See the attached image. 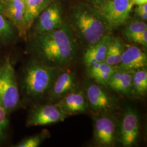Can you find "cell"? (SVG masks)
Here are the masks:
<instances>
[{
	"mask_svg": "<svg viewBox=\"0 0 147 147\" xmlns=\"http://www.w3.org/2000/svg\"><path fill=\"white\" fill-rule=\"evenodd\" d=\"M58 74V67L34 58L27 63L22 70L21 90L30 99L46 96Z\"/></svg>",
	"mask_w": 147,
	"mask_h": 147,
	"instance_id": "7a4b0ae2",
	"label": "cell"
},
{
	"mask_svg": "<svg viewBox=\"0 0 147 147\" xmlns=\"http://www.w3.org/2000/svg\"><path fill=\"white\" fill-rule=\"evenodd\" d=\"M73 27L79 37L89 46L98 42L106 35L109 28L97 11L86 8L75 13Z\"/></svg>",
	"mask_w": 147,
	"mask_h": 147,
	"instance_id": "3957f363",
	"label": "cell"
},
{
	"mask_svg": "<svg viewBox=\"0 0 147 147\" xmlns=\"http://www.w3.org/2000/svg\"><path fill=\"white\" fill-rule=\"evenodd\" d=\"M134 4L131 0H105L97 12L110 28H116L129 19Z\"/></svg>",
	"mask_w": 147,
	"mask_h": 147,
	"instance_id": "5b68a950",
	"label": "cell"
},
{
	"mask_svg": "<svg viewBox=\"0 0 147 147\" xmlns=\"http://www.w3.org/2000/svg\"><path fill=\"white\" fill-rule=\"evenodd\" d=\"M136 13L141 19L144 21H146L147 19V13L143 11H141L137 8H136Z\"/></svg>",
	"mask_w": 147,
	"mask_h": 147,
	"instance_id": "484cf974",
	"label": "cell"
},
{
	"mask_svg": "<svg viewBox=\"0 0 147 147\" xmlns=\"http://www.w3.org/2000/svg\"><path fill=\"white\" fill-rule=\"evenodd\" d=\"M68 116L86 112L88 106L86 96L81 91H74L56 102Z\"/></svg>",
	"mask_w": 147,
	"mask_h": 147,
	"instance_id": "5bb4252c",
	"label": "cell"
},
{
	"mask_svg": "<svg viewBox=\"0 0 147 147\" xmlns=\"http://www.w3.org/2000/svg\"><path fill=\"white\" fill-rule=\"evenodd\" d=\"M147 92V71L145 68L132 72L131 95L136 97L144 96Z\"/></svg>",
	"mask_w": 147,
	"mask_h": 147,
	"instance_id": "ffe728a7",
	"label": "cell"
},
{
	"mask_svg": "<svg viewBox=\"0 0 147 147\" xmlns=\"http://www.w3.org/2000/svg\"><path fill=\"white\" fill-rule=\"evenodd\" d=\"M64 25L58 5L55 3H50L38 16L31 29L33 28L34 35L58 29Z\"/></svg>",
	"mask_w": 147,
	"mask_h": 147,
	"instance_id": "8fae6325",
	"label": "cell"
},
{
	"mask_svg": "<svg viewBox=\"0 0 147 147\" xmlns=\"http://www.w3.org/2000/svg\"><path fill=\"white\" fill-rule=\"evenodd\" d=\"M132 72L119 70H116L112 75L107 86L118 93L126 96L131 95Z\"/></svg>",
	"mask_w": 147,
	"mask_h": 147,
	"instance_id": "2e32d148",
	"label": "cell"
},
{
	"mask_svg": "<svg viewBox=\"0 0 147 147\" xmlns=\"http://www.w3.org/2000/svg\"><path fill=\"white\" fill-rule=\"evenodd\" d=\"M108 115H101L95 119L94 139L96 144L100 147H112L117 138L116 120Z\"/></svg>",
	"mask_w": 147,
	"mask_h": 147,
	"instance_id": "9c48e42d",
	"label": "cell"
},
{
	"mask_svg": "<svg viewBox=\"0 0 147 147\" xmlns=\"http://www.w3.org/2000/svg\"><path fill=\"white\" fill-rule=\"evenodd\" d=\"M68 117L57 103H48L33 109L28 114V126H42L63 121Z\"/></svg>",
	"mask_w": 147,
	"mask_h": 147,
	"instance_id": "8992f818",
	"label": "cell"
},
{
	"mask_svg": "<svg viewBox=\"0 0 147 147\" xmlns=\"http://www.w3.org/2000/svg\"><path fill=\"white\" fill-rule=\"evenodd\" d=\"M0 102L10 114L20 104V95L13 62L9 56L0 63Z\"/></svg>",
	"mask_w": 147,
	"mask_h": 147,
	"instance_id": "277c9868",
	"label": "cell"
},
{
	"mask_svg": "<svg viewBox=\"0 0 147 147\" xmlns=\"http://www.w3.org/2000/svg\"><path fill=\"white\" fill-rule=\"evenodd\" d=\"M25 19L28 31L38 16L51 3V0H25Z\"/></svg>",
	"mask_w": 147,
	"mask_h": 147,
	"instance_id": "ac0fdd59",
	"label": "cell"
},
{
	"mask_svg": "<svg viewBox=\"0 0 147 147\" xmlns=\"http://www.w3.org/2000/svg\"><path fill=\"white\" fill-rule=\"evenodd\" d=\"M1 47V45H0V47Z\"/></svg>",
	"mask_w": 147,
	"mask_h": 147,
	"instance_id": "83f0119b",
	"label": "cell"
},
{
	"mask_svg": "<svg viewBox=\"0 0 147 147\" xmlns=\"http://www.w3.org/2000/svg\"><path fill=\"white\" fill-rule=\"evenodd\" d=\"M146 30H147V25L144 22L136 20L132 21L125 27L124 34L127 38Z\"/></svg>",
	"mask_w": 147,
	"mask_h": 147,
	"instance_id": "cb8c5ba5",
	"label": "cell"
},
{
	"mask_svg": "<svg viewBox=\"0 0 147 147\" xmlns=\"http://www.w3.org/2000/svg\"><path fill=\"white\" fill-rule=\"evenodd\" d=\"M78 84L76 76L72 71L68 70L58 74L46 96L50 102L61 99L65 95L77 90Z\"/></svg>",
	"mask_w": 147,
	"mask_h": 147,
	"instance_id": "7c38bea8",
	"label": "cell"
},
{
	"mask_svg": "<svg viewBox=\"0 0 147 147\" xmlns=\"http://www.w3.org/2000/svg\"><path fill=\"white\" fill-rule=\"evenodd\" d=\"M0 11L16 28L19 37L26 38L29 31L25 19V0H0Z\"/></svg>",
	"mask_w": 147,
	"mask_h": 147,
	"instance_id": "ba28073f",
	"label": "cell"
},
{
	"mask_svg": "<svg viewBox=\"0 0 147 147\" xmlns=\"http://www.w3.org/2000/svg\"><path fill=\"white\" fill-rule=\"evenodd\" d=\"M134 5H140L147 3V0H131Z\"/></svg>",
	"mask_w": 147,
	"mask_h": 147,
	"instance_id": "4316f807",
	"label": "cell"
},
{
	"mask_svg": "<svg viewBox=\"0 0 147 147\" xmlns=\"http://www.w3.org/2000/svg\"><path fill=\"white\" fill-rule=\"evenodd\" d=\"M86 92L88 104L97 113L109 114L117 106L116 98L106 92L101 84L96 82L88 84Z\"/></svg>",
	"mask_w": 147,
	"mask_h": 147,
	"instance_id": "52a82bcc",
	"label": "cell"
},
{
	"mask_svg": "<svg viewBox=\"0 0 147 147\" xmlns=\"http://www.w3.org/2000/svg\"><path fill=\"white\" fill-rule=\"evenodd\" d=\"M112 38L106 34L98 42L89 46L83 56V62L87 68L95 63L105 62L107 49Z\"/></svg>",
	"mask_w": 147,
	"mask_h": 147,
	"instance_id": "9a60e30c",
	"label": "cell"
},
{
	"mask_svg": "<svg viewBox=\"0 0 147 147\" xmlns=\"http://www.w3.org/2000/svg\"><path fill=\"white\" fill-rule=\"evenodd\" d=\"M104 1H105V0H104Z\"/></svg>",
	"mask_w": 147,
	"mask_h": 147,
	"instance_id": "f1b7e54d",
	"label": "cell"
},
{
	"mask_svg": "<svg viewBox=\"0 0 147 147\" xmlns=\"http://www.w3.org/2000/svg\"><path fill=\"white\" fill-rule=\"evenodd\" d=\"M9 115L8 112L0 102V146L5 142L7 137L9 124Z\"/></svg>",
	"mask_w": 147,
	"mask_h": 147,
	"instance_id": "7402d4cb",
	"label": "cell"
},
{
	"mask_svg": "<svg viewBox=\"0 0 147 147\" xmlns=\"http://www.w3.org/2000/svg\"><path fill=\"white\" fill-rule=\"evenodd\" d=\"M48 136V131H44L42 133L34 136L29 137L16 144L15 147H39L42 141Z\"/></svg>",
	"mask_w": 147,
	"mask_h": 147,
	"instance_id": "603a6c76",
	"label": "cell"
},
{
	"mask_svg": "<svg viewBox=\"0 0 147 147\" xmlns=\"http://www.w3.org/2000/svg\"><path fill=\"white\" fill-rule=\"evenodd\" d=\"M126 38L131 42L140 44L143 46L147 47V30L141 33L133 34L129 37H127Z\"/></svg>",
	"mask_w": 147,
	"mask_h": 147,
	"instance_id": "d4e9b609",
	"label": "cell"
},
{
	"mask_svg": "<svg viewBox=\"0 0 147 147\" xmlns=\"http://www.w3.org/2000/svg\"><path fill=\"white\" fill-rule=\"evenodd\" d=\"M124 50V45L121 39L112 38L106 53L105 62L113 67L118 66L121 62Z\"/></svg>",
	"mask_w": 147,
	"mask_h": 147,
	"instance_id": "44dd1931",
	"label": "cell"
},
{
	"mask_svg": "<svg viewBox=\"0 0 147 147\" xmlns=\"http://www.w3.org/2000/svg\"><path fill=\"white\" fill-rule=\"evenodd\" d=\"M140 118L136 111L127 108L121 121L117 137L124 147H132L136 143L140 135Z\"/></svg>",
	"mask_w": 147,
	"mask_h": 147,
	"instance_id": "30bf717a",
	"label": "cell"
},
{
	"mask_svg": "<svg viewBox=\"0 0 147 147\" xmlns=\"http://www.w3.org/2000/svg\"><path fill=\"white\" fill-rule=\"evenodd\" d=\"M19 37L16 28L0 11V45L6 47L11 45Z\"/></svg>",
	"mask_w": 147,
	"mask_h": 147,
	"instance_id": "d6986e66",
	"label": "cell"
},
{
	"mask_svg": "<svg viewBox=\"0 0 147 147\" xmlns=\"http://www.w3.org/2000/svg\"><path fill=\"white\" fill-rule=\"evenodd\" d=\"M147 54L139 47L130 46L124 50L118 69L129 72L145 68L147 67Z\"/></svg>",
	"mask_w": 147,
	"mask_h": 147,
	"instance_id": "4fadbf2b",
	"label": "cell"
},
{
	"mask_svg": "<svg viewBox=\"0 0 147 147\" xmlns=\"http://www.w3.org/2000/svg\"><path fill=\"white\" fill-rule=\"evenodd\" d=\"M30 49L36 59L56 67L70 63L75 55L73 36L65 24L58 29L32 35Z\"/></svg>",
	"mask_w": 147,
	"mask_h": 147,
	"instance_id": "6da1fadb",
	"label": "cell"
},
{
	"mask_svg": "<svg viewBox=\"0 0 147 147\" xmlns=\"http://www.w3.org/2000/svg\"><path fill=\"white\" fill-rule=\"evenodd\" d=\"M116 70V67H113L102 62L95 63L87 68L88 75L98 84L107 86L112 75Z\"/></svg>",
	"mask_w": 147,
	"mask_h": 147,
	"instance_id": "e0dca14e",
	"label": "cell"
}]
</instances>
